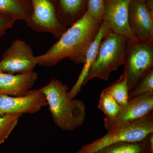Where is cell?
Listing matches in <instances>:
<instances>
[{
  "instance_id": "cell-20",
  "label": "cell",
  "mask_w": 153,
  "mask_h": 153,
  "mask_svg": "<svg viewBox=\"0 0 153 153\" xmlns=\"http://www.w3.org/2000/svg\"><path fill=\"white\" fill-rule=\"evenodd\" d=\"M22 114L0 116V145L5 141L16 127Z\"/></svg>"
},
{
  "instance_id": "cell-5",
  "label": "cell",
  "mask_w": 153,
  "mask_h": 153,
  "mask_svg": "<svg viewBox=\"0 0 153 153\" xmlns=\"http://www.w3.org/2000/svg\"><path fill=\"white\" fill-rule=\"evenodd\" d=\"M32 12L27 25L38 33H51L59 39L67 30L59 12L57 0H30Z\"/></svg>"
},
{
  "instance_id": "cell-12",
  "label": "cell",
  "mask_w": 153,
  "mask_h": 153,
  "mask_svg": "<svg viewBox=\"0 0 153 153\" xmlns=\"http://www.w3.org/2000/svg\"><path fill=\"white\" fill-rule=\"evenodd\" d=\"M38 79V73L34 71L16 74L0 73V93L13 97L25 96Z\"/></svg>"
},
{
  "instance_id": "cell-21",
  "label": "cell",
  "mask_w": 153,
  "mask_h": 153,
  "mask_svg": "<svg viewBox=\"0 0 153 153\" xmlns=\"http://www.w3.org/2000/svg\"><path fill=\"white\" fill-rule=\"evenodd\" d=\"M105 0H86L87 11L96 19L102 21Z\"/></svg>"
},
{
  "instance_id": "cell-7",
  "label": "cell",
  "mask_w": 153,
  "mask_h": 153,
  "mask_svg": "<svg viewBox=\"0 0 153 153\" xmlns=\"http://www.w3.org/2000/svg\"><path fill=\"white\" fill-rule=\"evenodd\" d=\"M37 66L33 49L21 39L13 41L0 61V73L16 74L33 71Z\"/></svg>"
},
{
  "instance_id": "cell-22",
  "label": "cell",
  "mask_w": 153,
  "mask_h": 153,
  "mask_svg": "<svg viewBox=\"0 0 153 153\" xmlns=\"http://www.w3.org/2000/svg\"><path fill=\"white\" fill-rule=\"evenodd\" d=\"M16 21L13 17L0 13V38L13 27Z\"/></svg>"
},
{
  "instance_id": "cell-2",
  "label": "cell",
  "mask_w": 153,
  "mask_h": 153,
  "mask_svg": "<svg viewBox=\"0 0 153 153\" xmlns=\"http://www.w3.org/2000/svg\"><path fill=\"white\" fill-rule=\"evenodd\" d=\"M41 88L53 120L60 129L73 131L84 123L86 116L85 103L80 100L68 98L67 85L54 78Z\"/></svg>"
},
{
  "instance_id": "cell-11",
  "label": "cell",
  "mask_w": 153,
  "mask_h": 153,
  "mask_svg": "<svg viewBox=\"0 0 153 153\" xmlns=\"http://www.w3.org/2000/svg\"><path fill=\"white\" fill-rule=\"evenodd\" d=\"M128 24L138 41L153 44V15L148 10L145 2L131 1Z\"/></svg>"
},
{
  "instance_id": "cell-17",
  "label": "cell",
  "mask_w": 153,
  "mask_h": 153,
  "mask_svg": "<svg viewBox=\"0 0 153 153\" xmlns=\"http://www.w3.org/2000/svg\"><path fill=\"white\" fill-rule=\"evenodd\" d=\"M122 108L127 104L130 99L127 80L125 72L108 87L104 89Z\"/></svg>"
},
{
  "instance_id": "cell-9",
  "label": "cell",
  "mask_w": 153,
  "mask_h": 153,
  "mask_svg": "<svg viewBox=\"0 0 153 153\" xmlns=\"http://www.w3.org/2000/svg\"><path fill=\"white\" fill-rule=\"evenodd\" d=\"M47 105V99L41 88L30 90L22 96H10L0 93V116L33 114Z\"/></svg>"
},
{
  "instance_id": "cell-23",
  "label": "cell",
  "mask_w": 153,
  "mask_h": 153,
  "mask_svg": "<svg viewBox=\"0 0 153 153\" xmlns=\"http://www.w3.org/2000/svg\"><path fill=\"white\" fill-rule=\"evenodd\" d=\"M141 1H143L145 2L146 1V0H141Z\"/></svg>"
},
{
  "instance_id": "cell-10",
  "label": "cell",
  "mask_w": 153,
  "mask_h": 153,
  "mask_svg": "<svg viewBox=\"0 0 153 153\" xmlns=\"http://www.w3.org/2000/svg\"><path fill=\"white\" fill-rule=\"evenodd\" d=\"M131 0H105L102 21L111 30L125 36L129 40L137 41L128 24L129 7Z\"/></svg>"
},
{
  "instance_id": "cell-6",
  "label": "cell",
  "mask_w": 153,
  "mask_h": 153,
  "mask_svg": "<svg viewBox=\"0 0 153 153\" xmlns=\"http://www.w3.org/2000/svg\"><path fill=\"white\" fill-rule=\"evenodd\" d=\"M123 66L129 91L153 68V44L128 39Z\"/></svg>"
},
{
  "instance_id": "cell-16",
  "label": "cell",
  "mask_w": 153,
  "mask_h": 153,
  "mask_svg": "<svg viewBox=\"0 0 153 153\" xmlns=\"http://www.w3.org/2000/svg\"><path fill=\"white\" fill-rule=\"evenodd\" d=\"M32 12L30 0H0V13L25 22Z\"/></svg>"
},
{
  "instance_id": "cell-13",
  "label": "cell",
  "mask_w": 153,
  "mask_h": 153,
  "mask_svg": "<svg viewBox=\"0 0 153 153\" xmlns=\"http://www.w3.org/2000/svg\"><path fill=\"white\" fill-rule=\"evenodd\" d=\"M110 30V28L108 24L102 21L97 35L88 49L85 55V62L83 63L84 66L78 79L72 88L67 92L68 97L70 99L75 98L81 90V88L83 86V82L95 60L100 43Z\"/></svg>"
},
{
  "instance_id": "cell-18",
  "label": "cell",
  "mask_w": 153,
  "mask_h": 153,
  "mask_svg": "<svg viewBox=\"0 0 153 153\" xmlns=\"http://www.w3.org/2000/svg\"><path fill=\"white\" fill-rule=\"evenodd\" d=\"M98 107L105 114V117L108 119L114 118L122 108L112 97L105 89L100 94Z\"/></svg>"
},
{
  "instance_id": "cell-3",
  "label": "cell",
  "mask_w": 153,
  "mask_h": 153,
  "mask_svg": "<svg viewBox=\"0 0 153 153\" xmlns=\"http://www.w3.org/2000/svg\"><path fill=\"white\" fill-rule=\"evenodd\" d=\"M128 39L111 30L107 33L100 43L95 60L83 86L92 79L108 80L111 74L123 65Z\"/></svg>"
},
{
  "instance_id": "cell-1",
  "label": "cell",
  "mask_w": 153,
  "mask_h": 153,
  "mask_svg": "<svg viewBox=\"0 0 153 153\" xmlns=\"http://www.w3.org/2000/svg\"><path fill=\"white\" fill-rule=\"evenodd\" d=\"M102 22L86 11L47 52L35 56L37 65L51 67L65 58L76 64L84 63L88 49L97 35Z\"/></svg>"
},
{
  "instance_id": "cell-15",
  "label": "cell",
  "mask_w": 153,
  "mask_h": 153,
  "mask_svg": "<svg viewBox=\"0 0 153 153\" xmlns=\"http://www.w3.org/2000/svg\"><path fill=\"white\" fill-rule=\"evenodd\" d=\"M57 3L60 18L68 28L87 10L86 0H57Z\"/></svg>"
},
{
  "instance_id": "cell-19",
  "label": "cell",
  "mask_w": 153,
  "mask_h": 153,
  "mask_svg": "<svg viewBox=\"0 0 153 153\" xmlns=\"http://www.w3.org/2000/svg\"><path fill=\"white\" fill-rule=\"evenodd\" d=\"M153 93V68L145 74L129 91V99Z\"/></svg>"
},
{
  "instance_id": "cell-8",
  "label": "cell",
  "mask_w": 153,
  "mask_h": 153,
  "mask_svg": "<svg viewBox=\"0 0 153 153\" xmlns=\"http://www.w3.org/2000/svg\"><path fill=\"white\" fill-rule=\"evenodd\" d=\"M153 93L130 99L113 119L105 117L104 125L107 131L120 126L142 120L153 114Z\"/></svg>"
},
{
  "instance_id": "cell-4",
  "label": "cell",
  "mask_w": 153,
  "mask_h": 153,
  "mask_svg": "<svg viewBox=\"0 0 153 153\" xmlns=\"http://www.w3.org/2000/svg\"><path fill=\"white\" fill-rule=\"evenodd\" d=\"M152 133L153 114L142 120L108 131L103 136L82 146L76 153H94L116 143L140 141Z\"/></svg>"
},
{
  "instance_id": "cell-14",
  "label": "cell",
  "mask_w": 153,
  "mask_h": 153,
  "mask_svg": "<svg viewBox=\"0 0 153 153\" xmlns=\"http://www.w3.org/2000/svg\"><path fill=\"white\" fill-rule=\"evenodd\" d=\"M94 153H153V133L143 140L116 143Z\"/></svg>"
}]
</instances>
